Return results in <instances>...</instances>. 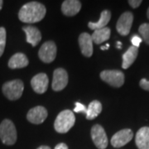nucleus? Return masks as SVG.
Instances as JSON below:
<instances>
[{
  "mask_svg": "<svg viewBox=\"0 0 149 149\" xmlns=\"http://www.w3.org/2000/svg\"><path fill=\"white\" fill-rule=\"evenodd\" d=\"M147 16H148V18L149 19V8L148 9V12H147Z\"/></svg>",
  "mask_w": 149,
  "mask_h": 149,
  "instance_id": "33",
  "label": "nucleus"
},
{
  "mask_svg": "<svg viewBox=\"0 0 149 149\" xmlns=\"http://www.w3.org/2000/svg\"><path fill=\"white\" fill-rule=\"evenodd\" d=\"M135 143L139 149H149V127H143L136 133Z\"/></svg>",
  "mask_w": 149,
  "mask_h": 149,
  "instance_id": "16",
  "label": "nucleus"
},
{
  "mask_svg": "<svg viewBox=\"0 0 149 149\" xmlns=\"http://www.w3.org/2000/svg\"><path fill=\"white\" fill-rule=\"evenodd\" d=\"M111 18V13L109 10H104L100 13V17L98 22H90L88 23V27L92 30H98L104 27H106V25L110 21Z\"/></svg>",
  "mask_w": 149,
  "mask_h": 149,
  "instance_id": "19",
  "label": "nucleus"
},
{
  "mask_svg": "<svg viewBox=\"0 0 149 149\" xmlns=\"http://www.w3.org/2000/svg\"><path fill=\"white\" fill-rule=\"evenodd\" d=\"M74 123L75 117L74 113L66 109L59 113L54 123V128L57 133H65L74 126Z\"/></svg>",
  "mask_w": 149,
  "mask_h": 149,
  "instance_id": "2",
  "label": "nucleus"
},
{
  "mask_svg": "<svg viewBox=\"0 0 149 149\" xmlns=\"http://www.w3.org/2000/svg\"><path fill=\"white\" fill-rule=\"evenodd\" d=\"M37 149H51V148L48 147V146H41V147H39Z\"/></svg>",
  "mask_w": 149,
  "mask_h": 149,
  "instance_id": "29",
  "label": "nucleus"
},
{
  "mask_svg": "<svg viewBox=\"0 0 149 149\" xmlns=\"http://www.w3.org/2000/svg\"><path fill=\"white\" fill-rule=\"evenodd\" d=\"M48 113L46 108L42 106H36L31 109L27 114V120L34 124L42 123L47 118Z\"/></svg>",
  "mask_w": 149,
  "mask_h": 149,
  "instance_id": "11",
  "label": "nucleus"
},
{
  "mask_svg": "<svg viewBox=\"0 0 149 149\" xmlns=\"http://www.w3.org/2000/svg\"><path fill=\"white\" fill-rule=\"evenodd\" d=\"M139 54V49L135 47H130L127 50V52L123 55V69H128L129 68L133 63L135 61V60L137 59Z\"/></svg>",
  "mask_w": 149,
  "mask_h": 149,
  "instance_id": "18",
  "label": "nucleus"
},
{
  "mask_svg": "<svg viewBox=\"0 0 149 149\" xmlns=\"http://www.w3.org/2000/svg\"><path fill=\"white\" fill-rule=\"evenodd\" d=\"M3 2L2 0H0V10H1L2 8H3Z\"/></svg>",
  "mask_w": 149,
  "mask_h": 149,
  "instance_id": "32",
  "label": "nucleus"
},
{
  "mask_svg": "<svg viewBox=\"0 0 149 149\" xmlns=\"http://www.w3.org/2000/svg\"><path fill=\"white\" fill-rule=\"evenodd\" d=\"M68 84V73L62 68H58L54 70L52 79V89L55 91H61L66 87Z\"/></svg>",
  "mask_w": 149,
  "mask_h": 149,
  "instance_id": "10",
  "label": "nucleus"
},
{
  "mask_svg": "<svg viewBox=\"0 0 149 149\" xmlns=\"http://www.w3.org/2000/svg\"><path fill=\"white\" fill-rule=\"evenodd\" d=\"M54 149H68V146L65 143H61L57 144V145L55 147V148Z\"/></svg>",
  "mask_w": 149,
  "mask_h": 149,
  "instance_id": "28",
  "label": "nucleus"
},
{
  "mask_svg": "<svg viewBox=\"0 0 149 149\" xmlns=\"http://www.w3.org/2000/svg\"><path fill=\"white\" fill-rule=\"evenodd\" d=\"M6 30L4 27H0V57L3 54L6 46Z\"/></svg>",
  "mask_w": 149,
  "mask_h": 149,
  "instance_id": "23",
  "label": "nucleus"
},
{
  "mask_svg": "<svg viewBox=\"0 0 149 149\" xmlns=\"http://www.w3.org/2000/svg\"><path fill=\"white\" fill-rule=\"evenodd\" d=\"M56 45L52 41H49L43 43L38 52V56L44 63H51L56 59Z\"/></svg>",
  "mask_w": 149,
  "mask_h": 149,
  "instance_id": "6",
  "label": "nucleus"
},
{
  "mask_svg": "<svg viewBox=\"0 0 149 149\" xmlns=\"http://www.w3.org/2000/svg\"><path fill=\"white\" fill-rule=\"evenodd\" d=\"M142 3H143L142 0H129V1H128L129 5L131 6L133 8H139V6L141 5Z\"/></svg>",
  "mask_w": 149,
  "mask_h": 149,
  "instance_id": "27",
  "label": "nucleus"
},
{
  "mask_svg": "<svg viewBox=\"0 0 149 149\" xmlns=\"http://www.w3.org/2000/svg\"><path fill=\"white\" fill-rule=\"evenodd\" d=\"M139 33L145 42L149 45V23H143L139 28Z\"/></svg>",
  "mask_w": 149,
  "mask_h": 149,
  "instance_id": "22",
  "label": "nucleus"
},
{
  "mask_svg": "<svg viewBox=\"0 0 149 149\" xmlns=\"http://www.w3.org/2000/svg\"><path fill=\"white\" fill-rule=\"evenodd\" d=\"M133 138V131L129 128H125L118 131L112 137L111 143L112 146L118 148H122L124 145L128 143Z\"/></svg>",
  "mask_w": 149,
  "mask_h": 149,
  "instance_id": "9",
  "label": "nucleus"
},
{
  "mask_svg": "<svg viewBox=\"0 0 149 149\" xmlns=\"http://www.w3.org/2000/svg\"><path fill=\"white\" fill-rule=\"evenodd\" d=\"M81 8V3L78 0H65L61 5L62 13L67 17L76 15Z\"/></svg>",
  "mask_w": 149,
  "mask_h": 149,
  "instance_id": "14",
  "label": "nucleus"
},
{
  "mask_svg": "<svg viewBox=\"0 0 149 149\" xmlns=\"http://www.w3.org/2000/svg\"><path fill=\"white\" fill-rule=\"evenodd\" d=\"M86 111H87V109L86 107L80 104V102H76L75 103V108L74 109V112L75 113H86Z\"/></svg>",
  "mask_w": 149,
  "mask_h": 149,
  "instance_id": "24",
  "label": "nucleus"
},
{
  "mask_svg": "<svg viewBox=\"0 0 149 149\" xmlns=\"http://www.w3.org/2000/svg\"><path fill=\"white\" fill-rule=\"evenodd\" d=\"M46 13V7L42 3L38 2H29L22 6L19 10L18 18L25 23H35L42 21Z\"/></svg>",
  "mask_w": 149,
  "mask_h": 149,
  "instance_id": "1",
  "label": "nucleus"
},
{
  "mask_svg": "<svg viewBox=\"0 0 149 149\" xmlns=\"http://www.w3.org/2000/svg\"><path fill=\"white\" fill-rule=\"evenodd\" d=\"M49 80L48 76L45 73H39L32 77L31 80V85H32L33 91L37 94H43L45 93L48 88Z\"/></svg>",
  "mask_w": 149,
  "mask_h": 149,
  "instance_id": "12",
  "label": "nucleus"
},
{
  "mask_svg": "<svg viewBox=\"0 0 149 149\" xmlns=\"http://www.w3.org/2000/svg\"><path fill=\"white\" fill-rule=\"evenodd\" d=\"M133 22V15L131 12H125L119 17L116 24L118 32L122 36H127L130 32Z\"/></svg>",
  "mask_w": 149,
  "mask_h": 149,
  "instance_id": "8",
  "label": "nucleus"
},
{
  "mask_svg": "<svg viewBox=\"0 0 149 149\" xmlns=\"http://www.w3.org/2000/svg\"><path fill=\"white\" fill-rule=\"evenodd\" d=\"M22 30L26 33L27 42L30 43L32 47H36L42 40V33L39 29L33 26H25Z\"/></svg>",
  "mask_w": 149,
  "mask_h": 149,
  "instance_id": "15",
  "label": "nucleus"
},
{
  "mask_svg": "<svg viewBox=\"0 0 149 149\" xmlns=\"http://www.w3.org/2000/svg\"><path fill=\"white\" fill-rule=\"evenodd\" d=\"M17 129L9 119H4L0 124V139L6 145H13L17 141Z\"/></svg>",
  "mask_w": 149,
  "mask_h": 149,
  "instance_id": "3",
  "label": "nucleus"
},
{
  "mask_svg": "<svg viewBox=\"0 0 149 149\" xmlns=\"http://www.w3.org/2000/svg\"><path fill=\"white\" fill-rule=\"evenodd\" d=\"M110 33H111V30L109 27H104L101 29L95 30L91 36L93 43L99 45L106 42L110 37Z\"/></svg>",
  "mask_w": 149,
  "mask_h": 149,
  "instance_id": "20",
  "label": "nucleus"
},
{
  "mask_svg": "<svg viewBox=\"0 0 149 149\" xmlns=\"http://www.w3.org/2000/svg\"><path fill=\"white\" fill-rule=\"evenodd\" d=\"M79 45L81 53L85 56L91 57L93 55V41L89 33L83 32L80 34L79 37Z\"/></svg>",
  "mask_w": 149,
  "mask_h": 149,
  "instance_id": "13",
  "label": "nucleus"
},
{
  "mask_svg": "<svg viewBox=\"0 0 149 149\" xmlns=\"http://www.w3.org/2000/svg\"><path fill=\"white\" fill-rule=\"evenodd\" d=\"M100 78L109 85L119 88L124 84V74L118 70H107L100 73Z\"/></svg>",
  "mask_w": 149,
  "mask_h": 149,
  "instance_id": "5",
  "label": "nucleus"
},
{
  "mask_svg": "<svg viewBox=\"0 0 149 149\" xmlns=\"http://www.w3.org/2000/svg\"><path fill=\"white\" fill-rule=\"evenodd\" d=\"M29 61L26 55L22 52L14 54L8 61V67L10 69H21L27 66Z\"/></svg>",
  "mask_w": 149,
  "mask_h": 149,
  "instance_id": "17",
  "label": "nucleus"
},
{
  "mask_svg": "<svg viewBox=\"0 0 149 149\" xmlns=\"http://www.w3.org/2000/svg\"><path fill=\"white\" fill-rule=\"evenodd\" d=\"M3 93L9 100H17L21 98L24 90V85L21 80H13L6 82L3 85Z\"/></svg>",
  "mask_w": 149,
  "mask_h": 149,
  "instance_id": "4",
  "label": "nucleus"
},
{
  "mask_svg": "<svg viewBox=\"0 0 149 149\" xmlns=\"http://www.w3.org/2000/svg\"><path fill=\"white\" fill-rule=\"evenodd\" d=\"M139 85L144 91H149V80H146V79H142L139 82Z\"/></svg>",
  "mask_w": 149,
  "mask_h": 149,
  "instance_id": "26",
  "label": "nucleus"
},
{
  "mask_svg": "<svg viewBox=\"0 0 149 149\" xmlns=\"http://www.w3.org/2000/svg\"><path fill=\"white\" fill-rule=\"evenodd\" d=\"M102 104L98 100H93L90 103L89 106L87 108L86 111V118L88 120H92L101 113Z\"/></svg>",
  "mask_w": 149,
  "mask_h": 149,
  "instance_id": "21",
  "label": "nucleus"
},
{
  "mask_svg": "<svg viewBox=\"0 0 149 149\" xmlns=\"http://www.w3.org/2000/svg\"><path fill=\"white\" fill-rule=\"evenodd\" d=\"M109 47V44H106L105 46L101 47V50H107Z\"/></svg>",
  "mask_w": 149,
  "mask_h": 149,
  "instance_id": "30",
  "label": "nucleus"
},
{
  "mask_svg": "<svg viewBox=\"0 0 149 149\" xmlns=\"http://www.w3.org/2000/svg\"><path fill=\"white\" fill-rule=\"evenodd\" d=\"M91 139L96 148L99 149H105L109 143L106 133L100 124H95L91 128Z\"/></svg>",
  "mask_w": 149,
  "mask_h": 149,
  "instance_id": "7",
  "label": "nucleus"
},
{
  "mask_svg": "<svg viewBox=\"0 0 149 149\" xmlns=\"http://www.w3.org/2000/svg\"><path fill=\"white\" fill-rule=\"evenodd\" d=\"M142 38L140 37H139L138 35H134L132 37V39H131V42L133 44V47H135L139 48V47L140 46V43L142 42Z\"/></svg>",
  "mask_w": 149,
  "mask_h": 149,
  "instance_id": "25",
  "label": "nucleus"
},
{
  "mask_svg": "<svg viewBox=\"0 0 149 149\" xmlns=\"http://www.w3.org/2000/svg\"><path fill=\"white\" fill-rule=\"evenodd\" d=\"M121 47H122V44H121V42H118L117 48L118 49H121Z\"/></svg>",
  "mask_w": 149,
  "mask_h": 149,
  "instance_id": "31",
  "label": "nucleus"
}]
</instances>
